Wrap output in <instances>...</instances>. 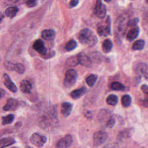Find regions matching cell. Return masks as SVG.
<instances>
[{"label": "cell", "instance_id": "1", "mask_svg": "<svg viewBox=\"0 0 148 148\" xmlns=\"http://www.w3.org/2000/svg\"><path fill=\"white\" fill-rule=\"evenodd\" d=\"M56 110L54 108L45 109L39 116V123L43 128L48 130L53 129L58 124Z\"/></svg>", "mask_w": 148, "mask_h": 148}, {"label": "cell", "instance_id": "2", "mask_svg": "<svg viewBox=\"0 0 148 148\" xmlns=\"http://www.w3.org/2000/svg\"><path fill=\"white\" fill-rule=\"evenodd\" d=\"M79 42L84 45L92 47L98 42V39L94 32L88 28L82 29L77 36Z\"/></svg>", "mask_w": 148, "mask_h": 148}, {"label": "cell", "instance_id": "3", "mask_svg": "<svg viewBox=\"0 0 148 148\" xmlns=\"http://www.w3.org/2000/svg\"><path fill=\"white\" fill-rule=\"evenodd\" d=\"M97 32L102 36H107L110 34L111 20L110 16H107L104 21L101 22L97 26Z\"/></svg>", "mask_w": 148, "mask_h": 148}, {"label": "cell", "instance_id": "4", "mask_svg": "<svg viewBox=\"0 0 148 148\" xmlns=\"http://www.w3.org/2000/svg\"><path fill=\"white\" fill-rule=\"evenodd\" d=\"M77 77V73L73 69L68 70L65 73L64 80V85L66 88L72 87L76 82Z\"/></svg>", "mask_w": 148, "mask_h": 148}, {"label": "cell", "instance_id": "5", "mask_svg": "<svg viewBox=\"0 0 148 148\" xmlns=\"http://www.w3.org/2000/svg\"><path fill=\"white\" fill-rule=\"evenodd\" d=\"M93 12L95 15L99 18H103L105 17L106 9L101 0H96L93 7Z\"/></svg>", "mask_w": 148, "mask_h": 148}, {"label": "cell", "instance_id": "6", "mask_svg": "<svg viewBox=\"0 0 148 148\" xmlns=\"http://www.w3.org/2000/svg\"><path fill=\"white\" fill-rule=\"evenodd\" d=\"M108 134L103 131H99L93 135V143L95 147H98L103 144L108 139Z\"/></svg>", "mask_w": 148, "mask_h": 148}, {"label": "cell", "instance_id": "7", "mask_svg": "<svg viewBox=\"0 0 148 148\" xmlns=\"http://www.w3.org/2000/svg\"><path fill=\"white\" fill-rule=\"evenodd\" d=\"M31 142L36 147H40L44 145L46 142V138L38 133H34L30 137Z\"/></svg>", "mask_w": 148, "mask_h": 148}, {"label": "cell", "instance_id": "8", "mask_svg": "<svg viewBox=\"0 0 148 148\" xmlns=\"http://www.w3.org/2000/svg\"><path fill=\"white\" fill-rule=\"evenodd\" d=\"M72 136L70 134L66 135L57 143L56 148H68L72 143Z\"/></svg>", "mask_w": 148, "mask_h": 148}, {"label": "cell", "instance_id": "9", "mask_svg": "<svg viewBox=\"0 0 148 148\" xmlns=\"http://www.w3.org/2000/svg\"><path fill=\"white\" fill-rule=\"evenodd\" d=\"M33 49L42 56H45L47 54V49L45 47L43 41L41 39H37L33 44Z\"/></svg>", "mask_w": 148, "mask_h": 148}, {"label": "cell", "instance_id": "10", "mask_svg": "<svg viewBox=\"0 0 148 148\" xmlns=\"http://www.w3.org/2000/svg\"><path fill=\"white\" fill-rule=\"evenodd\" d=\"M135 72L140 75L147 78L148 77V65L145 62L139 63L135 67Z\"/></svg>", "mask_w": 148, "mask_h": 148}, {"label": "cell", "instance_id": "11", "mask_svg": "<svg viewBox=\"0 0 148 148\" xmlns=\"http://www.w3.org/2000/svg\"><path fill=\"white\" fill-rule=\"evenodd\" d=\"M3 82L6 87L10 91L16 92L17 91V88L14 83L12 81L10 77L7 73H5L3 76Z\"/></svg>", "mask_w": 148, "mask_h": 148}, {"label": "cell", "instance_id": "12", "mask_svg": "<svg viewBox=\"0 0 148 148\" xmlns=\"http://www.w3.org/2000/svg\"><path fill=\"white\" fill-rule=\"evenodd\" d=\"M79 63L83 66L90 68L92 66V61L89 57L83 53H79L77 55Z\"/></svg>", "mask_w": 148, "mask_h": 148}, {"label": "cell", "instance_id": "13", "mask_svg": "<svg viewBox=\"0 0 148 148\" xmlns=\"http://www.w3.org/2000/svg\"><path fill=\"white\" fill-rule=\"evenodd\" d=\"M18 101L14 98H9L6 104L3 107V110L5 111L15 110L18 107Z\"/></svg>", "mask_w": 148, "mask_h": 148}, {"label": "cell", "instance_id": "14", "mask_svg": "<svg viewBox=\"0 0 148 148\" xmlns=\"http://www.w3.org/2000/svg\"><path fill=\"white\" fill-rule=\"evenodd\" d=\"M72 104L68 102H64L61 104V113L62 115L65 117H68L72 112Z\"/></svg>", "mask_w": 148, "mask_h": 148}, {"label": "cell", "instance_id": "15", "mask_svg": "<svg viewBox=\"0 0 148 148\" xmlns=\"http://www.w3.org/2000/svg\"><path fill=\"white\" fill-rule=\"evenodd\" d=\"M41 36L46 40H53L56 37V32L51 29H45L42 32Z\"/></svg>", "mask_w": 148, "mask_h": 148}, {"label": "cell", "instance_id": "16", "mask_svg": "<svg viewBox=\"0 0 148 148\" xmlns=\"http://www.w3.org/2000/svg\"><path fill=\"white\" fill-rule=\"evenodd\" d=\"M20 90L24 93H30L32 89V86L29 81L27 80H23L20 86Z\"/></svg>", "mask_w": 148, "mask_h": 148}, {"label": "cell", "instance_id": "17", "mask_svg": "<svg viewBox=\"0 0 148 148\" xmlns=\"http://www.w3.org/2000/svg\"><path fill=\"white\" fill-rule=\"evenodd\" d=\"M139 33V28L138 27H133L128 32L126 38L128 40L132 41L138 37Z\"/></svg>", "mask_w": 148, "mask_h": 148}, {"label": "cell", "instance_id": "18", "mask_svg": "<svg viewBox=\"0 0 148 148\" xmlns=\"http://www.w3.org/2000/svg\"><path fill=\"white\" fill-rule=\"evenodd\" d=\"M86 91L87 88L85 87H82L79 89L74 90L73 91H72L71 92L70 95L73 99H76L83 96L86 92Z\"/></svg>", "mask_w": 148, "mask_h": 148}, {"label": "cell", "instance_id": "19", "mask_svg": "<svg viewBox=\"0 0 148 148\" xmlns=\"http://www.w3.org/2000/svg\"><path fill=\"white\" fill-rule=\"evenodd\" d=\"M16 140L11 137L2 138L0 139V148H4L5 147L10 146L14 144Z\"/></svg>", "mask_w": 148, "mask_h": 148}, {"label": "cell", "instance_id": "20", "mask_svg": "<svg viewBox=\"0 0 148 148\" xmlns=\"http://www.w3.org/2000/svg\"><path fill=\"white\" fill-rule=\"evenodd\" d=\"M112 47H113V43L109 39H106L103 42V43L102 45V51L105 53H109L112 50Z\"/></svg>", "mask_w": 148, "mask_h": 148}, {"label": "cell", "instance_id": "21", "mask_svg": "<svg viewBox=\"0 0 148 148\" xmlns=\"http://www.w3.org/2000/svg\"><path fill=\"white\" fill-rule=\"evenodd\" d=\"M18 10H19V9L17 6H13L9 7L5 10V14L8 17L13 18L17 14Z\"/></svg>", "mask_w": 148, "mask_h": 148}, {"label": "cell", "instance_id": "22", "mask_svg": "<svg viewBox=\"0 0 148 148\" xmlns=\"http://www.w3.org/2000/svg\"><path fill=\"white\" fill-rule=\"evenodd\" d=\"M145 45V42L143 39L137 40L132 44V49L134 50H142Z\"/></svg>", "mask_w": 148, "mask_h": 148}, {"label": "cell", "instance_id": "23", "mask_svg": "<svg viewBox=\"0 0 148 148\" xmlns=\"http://www.w3.org/2000/svg\"><path fill=\"white\" fill-rule=\"evenodd\" d=\"M65 63L68 66H75L79 64L77 56L76 55V56H71L66 60Z\"/></svg>", "mask_w": 148, "mask_h": 148}, {"label": "cell", "instance_id": "24", "mask_svg": "<svg viewBox=\"0 0 148 148\" xmlns=\"http://www.w3.org/2000/svg\"><path fill=\"white\" fill-rule=\"evenodd\" d=\"M106 103L112 106H114L118 102V98L114 94H110L108 96L106 99Z\"/></svg>", "mask_w": 148, "mask_h": 148}, {"label": "cell", "instance_id": "25", "mask_svg": "<svg viewBox=\"0 0 148 148\" xmlns=\"http://www.w3.org/2000/svg\"><path fill=\"white\" fill-rule=\"evenodd\" d=\"M97 79H98L97 75L94 74H91L86 78V82L88 84V86H89L90 87H92L95 84Z\"/></svg>", "mask_w": 148, "mask_h": 148}, {"label": "cell", "instance_id": "26", "mask_svg": "<svg viewBox=\"0 0 148 148\" xmlns=\"http://www.w3.org/2000/svg\"><path fill=\"white\" fill-rule=\"evenodd\" d=\"M121 104L124 107H128L131 103V97L128 94L124 95L121 98Z\"/></svg>", "mask_w": 148, "mask_h": 148}, {"label": "cell", "instance_id": "27", "mask_svg": "<svg viewBox=\"0 0 148 148\" xmlns=\"http://www.w3.org/2000/svg\"><path fill=\"white\" fill-rule=\"evenodd\" d=\"M14 119V116L13 114H9L2 117V124L3 125L9 124L13 122Z\"/></svg>", "mask_w": 148, "mask_h": 148}, {"label": "cell", "instance_id": "28", "mask_svg": "<svg viewBox=\"0 0 148 148\" xmlns=\"http://www.w3.org/2000/svg\"><path fill=\"white\" fill-rule=\"evenodd\" d=\"M76 46H77L76 42L73 39H71L69 41H68L66 44L65 49L68 51H71L72 50H73L76 47Z\"/></svg>", "mask_w": 148, "mask_h": 148}, {"label": "cell", "instance_id": "29", "mask_svg": "<svg viewBox=\"0 0 148 148\" xmlns=\"http://www.w3.org/2000/svg\"><path fill=\"white\" fill-rule=\"evenodd\" d=\"M111 88L116 91H123L125 89V87L122 83L114 82L111 84Z\"/></svg>", "mask_w": 148, "mask_h": 148}, {"label": "cell", "instance_id": "30", "mask_svg": "<svg viewBox=\"0 0 148 148\" xmlns=\"http://www.w3.org/2000/svg\"><path fill=\"white\" fill-rule=\"evenodd\" d=\"M27 0H9L5 2V5L6 6H12V5H17L23 4L27 2Z\"/></svg>", "mask_w": 148, "mask_h": 148}, {"label": "cell", "instance_id": "31", "mask_svg": "<svg viewBox=\"0 0 148 148\" xmlns=\"http://www.w3.org/2000/svg\"><path fill=\"white\" fill-rule=\"evenodd\" d=\"M109 114H110L109 111L106 109H102L100 110L98 116L99 120L104 121V120L109 115Z\"/></svg>", "mask_w": 148, "mask_h": 148}, {"label": "cell", "instance_id": "32", "mask_svg": "<svg viewBox=\"0 0 148 148\" xmlns=\"http://www.w3.org/2000/svg\"><path fill=\"white\" fill-rule=\"evenodd\" d=\"M14 71H16L18 74H23L25 72V68L24 65L21 64H20V63L15 64Z\"/></svg>", "mask_w": 148, "mask_h": 148}, {"label": "cell", "instance_id": "33", "mask_svg": "<svg viewBox=\"0 0 148 148\" xmlns=\"http://www.w3.org/2000/svg\"><path fill=\"white\" fill-rule=\"evenodd\" d=\"M14 65H15V64H13L9 61H5L4 63L5 68L8 71H14Z\"/></svg>", "mask_w": 148, "mask_h": 148}, {"label": "cell", "instance_id": "34", "mask_svg": "<svg viewBox=\"0 0 148 148\" xmlns=\"http://www.w3.org/2000/svg\"><path fill=\"white\" fill-rule=\"evenodd\" d=\"M139 21V20L138 18H134L130 20H129L127 23V25L131 27H136L137 24H138Z\"/></svg>", "mask_w": 148, "mask_h": 148}, {"label": "cell", "instance_id": "35", "mask_svg": "<svg viewBox=\"0 0 148 148\" xmlns=\"http://www.w3.org/2000/svg\"><path fill=\"white\" fill-rule=\"evenodd\" d=\"M115 123H116V120L113 117H110L107 121V123H106V126L108 127V128H113L115 124Z\"/></svg>", "mask_w": 148, "mask_h": 148}, {"label": "cell", "instance_id": "36", "mask_svg": "<svg viewBox=\"0 0 148 148\" xmlns=\"http://www.w3.org/2000/svg\"><path fill=\"white\" fill-rule=\"evenodd\" d=\"M38 2V0H27L26 5L29 8H32L35 6Z\"/></svg>", "mask_w": 148, "mask_h": 148}, {"label": "cell", "instance_id": "37", "mask_svg": "<svg viewBox=\"0 0 148 148\" xmlns=\"http://www.w3.org/2000/svg\"><path fill=\"white\" fill-rule=\"evenodd\" d=\"M102 148H119V146L116 143H109L105 145Z\"/></svg>", "mask_w": 148, "mask_h": 148}, {"label": "cell", "instance_id": "38", "mask_svg": "<svg viewBox=\"0 0 148 148\" xmlns=\"http://www.w3.org/2000/svg\"><path fill=\"white\" fill-rule=\"evenodd\" d=\"M79 3V0H71L70 2V6L71 7H75Z\"/></svg>", "mask_w": 148, "mask_h": 148}, {"label": "cell", "instance_id": "39", "mask_svg": "<svg viewBox=\"0 0 148 148\" xmlns=\"http://www.w3.org/2000/svg\"><path fill=\"white\" fill-rule=\"evenodd\" d=\"M84 116H85L87 118H88V119L91 118V117H92V116L91 112L90 111H88V110L84 111Z\"/></svg>", "mask_w": 148, "mask_h": 148}, {"label": "cell", "instance_id": "40", "mask_svg": "<svg viewBox=\"0 0 148 148\" xmlns=\"http://www.w3.org/2000/svg\"><path fill=\"white\" fill-rule=\"evenodd\" d=\"M5 94V91L2 88H0V99L4 97Z\"/></svg>", "mask_w": 148, "mask_h": 148}, {"label": "cell", "instance_id": "41", "mask_svg": "<svg viewBox=\"0 0 148 148\" xmlns=\"http://www.w3.org/2000/svg\"><path fill=\"white\" fill-rule=\"evenodd\" d=\"M142 103L145 107H148V98H145L142 101Z\"/></svg>", "mask_w": 148, "mask_h": 148}, {"label": "cell", "instance_id": "42", "mask_svg": "<svg viewBox=\"0 0 148 148\" xmlns=\"http://www.w3.org/2000/svg\"><path fill=\"white\" fill-rule=\"evenodd\" d=\"M4 14L2 12H0V23H1V21H2V20L4 18Z\"/></svg>", "mask_w": 148, "mask_h": 148}, {"label": "cell", "instance_id": "43", "mask_svg": "<svg viewBox=\"0 0 148 148\" xmlns=\"http://www.w3.org/2000/svg\"><path fill=\"white\" fill-rule=\"evenodd\" d=\"M105 2H110L112 0H104Z\"/></svg>", "mask_w": 148, "mask_h": 148}, {"label": "cell", "instance_id": "44", "mask_svg": "<svg viewBox=\"0 0 148 148\" xmlns=\"http://www.w3.org/2000/svg\"><path fill=\"white\" fill-rule=\"evenodd\" d=\"M12 148H17V147H12Z\"/></svg>", "mask_w": 148, "mask_h": 148}, {"label": "cell", "instance_id": "45", "mask_svg": "<svg viewBox=\"0 0 148 148\" xmlns=\"http://www.w3.org/2000/svg\"><path fill=\"white\" fill-rule=\"evenodd\" d=\"M26 148H31V147H27Z\"/></svg>", "mask_w": 148, "mask_h": 148}, {"label": "cell", "instance_id": "46", "mask_svg": "<svg viewBox=\"0 0 148 148\" xmlns=\"http://www.w3.org/2000/svg\"><path fill=\"white\" fill-rule=\"evenodd\" d=\"M146 1L147 3H148V0H146Z\"/></svg>", "mask_w": 148, "mask_h": 148}]
</instances>
